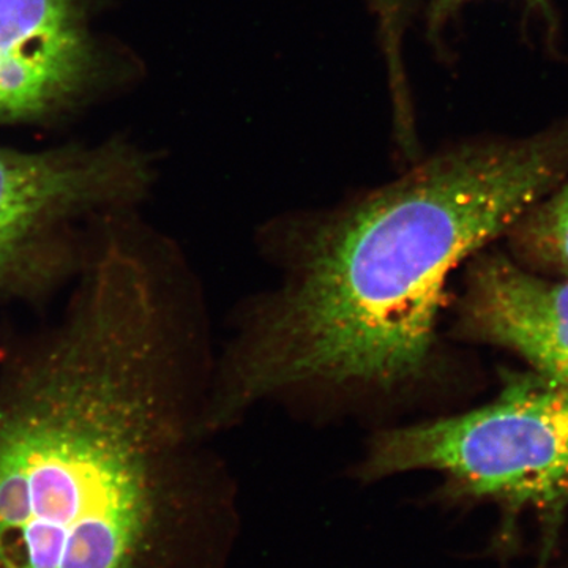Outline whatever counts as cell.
<instances>
[{
  "label": "cell",
  "instance_id": "1",
  "mask_svg": "<svg viewBox=\"0 0 568 568\" xmlns=\"http://www.w3.org/2000/svg\"><path fill=\"white\" fill-rule=\"evenodd\" d=\"M568 178V121L418 159L324 216L293 278L231 355L209 420L306 384L394 388L435 345L448 276Z\"/></svg>",
  "mask_w": 568,
  "mask_h": 568
},
{
  "label": "cell",
  "instance_id": "2",
  "mask_svg": "<svg viewBox=\"0 0 568 568\" xmlns=\"http://www.w3.org/2000/svg\"><path fill=\"white\" fill-rule=\"evenodd\" d=\"M156 323L144 267L112 246L0 403V568H140L170 429Z\"/></svg>",
  "mask_w": 568,
  "mask_h": 568
},
{
  "label": "cell",
  "instance_id": "3",
  "mask_svg": "<svg viewBox=\"0 0 568 568\" xmlns=\"http://www.w3.org/2000/svg\"><path fill=\"white\" fill-rule=\"evenodd\" d=\"M424 469L556 528L568 507V392L537 372L515 377L487 406L381 433L364 465L366 478Z\"/></svg>",
  "mask_w": 568,
  "mask_h": 568
},
{
  "label": "cell",
  "instance_id": "4",
  "mask_svg": "<svg viewBox=\"0 0 568 568\" xmlns=\"http://www.w3.org/2000/svg\"><path fill=\"white\" fill-rule=\"evenodd\" d=\"M151 166L123 144L95 151H0V274L13 271L52 227L140 196Z\"/></svg>",
  "mask_w": 568,
  "mask_h": 568
},
{
  "label": "cell",
  "instance_id": "5",
  "mask_svg": "<svg viewBox=\"0 0 568 568\" xmlns=\"http://www.w3.org/2000/svg\"><path fill=\"white\" fill-rule=\"evenodd\" d=\"M459 331L506 347L568 392V278L534 274L491 254L470 267Z\"/></svg>",
  "mask_w": 568,
  "mask_h": 568
},
{
  "label": "cell",
  "instance_id": "6",
  "mask_svg": "<svg viewBox=\"0 0 568 568\" xmlns=\"http://www.w3.org/2000/svg\"><path fill=\"white\" fill-rule=\"evenodd\" d=\"M91 67L77 0H0V121L51 110Z\"/></svg>",
  "mask_w": 568,
  "mask_h": 568
},
{
  "label": "cell",
  "instance_id": "7",
  "mask_svg": "<svg viewBox=\"0 0 568 568\" xmlns=\"http://www.w3.org/2000/svg\"><path fill=\"white\" fill-rule=\"evenodd\" d=\"M514 242L528 263L568 278V179L515 224Z\"/></svg>",
  "mask_w": 568,
  "mask_h": 568
},
{
  "label": "cell",
  "instance_id": "8",
  "mask_svg": "<svg viewBox=\"0 0 568 568\" xmlns=\"http://www.w3.org/2000/svg\"><path fill=\"white\" fill-rule=\"evenodd\" d=\"M376 26V37L396 43L407 36L418 0H366Z\"/></svg>",
  "mask_w": 568,
  "mask_h": 568
},
{
  "label": "cell",
  "instance_id": "9",
  "mask_svg": "<svg viewBox=\"0 0 568 568\" xmlns=\"http://www.w3.org/2000/svg\"><path fill=\"white\" fill-rule=\"evenodd\" d=\"M466 2L467 0H428L426 2V29H428L429 39L439 40L448 22ZM534 2L545 3V0H534Z\"/></svg>",
  "mask_w": 568,
  "mask_h": 568
}]
</instances>
